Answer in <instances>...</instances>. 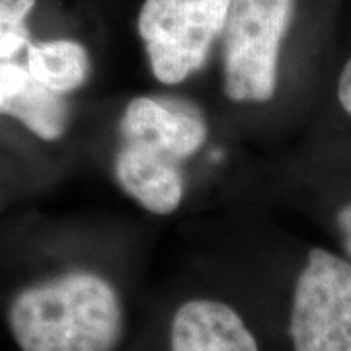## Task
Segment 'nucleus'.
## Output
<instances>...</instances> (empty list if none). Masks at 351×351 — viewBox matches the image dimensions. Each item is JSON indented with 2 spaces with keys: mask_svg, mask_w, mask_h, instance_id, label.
I'll return each instance as SVG.
<instances>
[{
  "mask_svg": "<svg viewBox=\"0 0 351 351\" xmlns=\"http://www.w3.org/2000/svg\"><path fill=\"white\" fill-rule=\"evenodd\" d=\"M336 92H338L339 108H341L343 113L351 119V57L346 61L341 73H339Z\"/></svg>",
  "mask_w": 351,
  "mask_h": 351,
  "instance_id": "nucleus-10",
  "label": "nucleus"
},
{
  "mask_svg": "<svg viewBox=\"0 0 351 351\" xmlns=\"http://www.w3.org/2000/svg\"><path fill=\"white\" fill-rule=\"evenodd\" d=\"M0 110L45 143L61 141L71 125L66 96L39 84L14 61H0Z\"/></svg>",
  "mask_w": 351,
  "mask_h": 351,
  "instance_id": "nucleus-7",
  "label": "nucleus"
},
{
  "mask_svg": "<svg viewBox=\"0 0 351 351\" xmlns=\"http://www.w3.org/2000/svg\"><path fill=\"white\" fill-rule=\"evenodd\" d=\"M293 351H351V260L311 248L289 306Z\"/></svg>",
  "mask_w": 351,
  "mask_h": 351,
  "instance_id": "nucleus-5",
  "label": "nucleus"
},
{
  "mask_svg": "<svg viewBox=\"0 0 351 351\" xmlns=\"http://www.w3.org/2000/svg\"><path fill=\"white\" fill-rule=\"evenodd\" d=\"M25 69L39 84L69 96L84 86L92 73L86 45L71 38L29 43L25 49Z\"/></svg>",
  "mask_w": 351,
  "mask_h": 351,
  "instance_id": "nucleus-8",
  "label": "nucleus"
},
{
  "mask_svg": "<svg viewBox=\"0 0 351 351\" xmlns=\"http://www.w3.org/2000/svg\"><path fill=\"white\" fill-rule=\"evenodd\" d=\"M297 0H230L223 29V90L234 104H267L279 86L283 41Z\"/></svg>",
  "mask_w": 351,
  "mask_h": 351,
  "instance_id": "nucleus-3",
  "label": "nucleus"
},
{
  "mask_svg": "<svg viewBox=\"0 0 351 351\" xmlns=\"http://www.w3.org/2000/svg\"><path fill=\"white\" fill-rule=\"evenodd\" d=\"M113 180L127 197L156 217L176 213L186 197L184 164L205 147L209 123L184 100L137 96L119 117Z\"/></svg>",
  "mask_w": 351,
  "mask_h": 351,
  "instance_id": "nucleus-2",
  "label": "nucleus"
},
{
  "mask_svg": "<svg viewBox=\"0 0 351 351\" xmlns=\"http://www.w3.org/2000/svg\"><path fill=\"white\" fill-rule=\"evenodd\" d=\"M29 43L32 32L27 27V18L0 6V61H12L16 55L27 49Z\"/></svg>",
  "mask_w": 351,
  "mask_h": 351,
  "instance_id": "nucleus-9",
  "label": "nucleus"
},
{
  "mask_svg": "<svg viewBox=\"0 0 351 351\" xmlns=\"http://www.w3.org/2000/svg\"><path fill=\"white\" fill-rule=\"evenodd\" d=\"M0 115H2V110H0Z\"/></svg>",
  "mask_w": 351,
  "mask_h": 351,
  "instance_id": "nucleus-13",
  "label": "nucleus"
},
{
  "mask_svg": "<svg viewBox=\"0 0 351 351\" xmlns=\"http://www.w3.org/2000/svg\"><path fill=\"white\" fill-rule=\"evenodd\" d=\"M36 4H38V0H0V6L8 8L10 12L18 14V16H24V18H29Z\"/></svg>",
  "mask_w": 351,
  "mask_h": 351,
  "instance_id": "nucleus-12",
  "label": "nucleus"
},
{
  "mask_svg": "<svg viewBox=\"0 0 351 351\" xmlns=\"http://www.w3.org/2000/svg\"><path fill=\"white\" fill-rule=\"evenodd\" d=\"M6 324L20 351H119L127 306L101 271L66 267L18 289Z\"/></svg>",
  "mask_w": 351,
  "mask_h": 351,
  "instance_id": "nucleus-1",
  "label": "nucleus"
},
{
  "mask_svg": "<svg viewBox=\"0 0 351 351\" xmlns=\"http://www.w3.org/2000/svg\"><path fill=\"white\" fill-rule=\"evenodd\" d=\"M230 0H143L137 16L152 76L184 84L205 66L223 36Z\"/></svg>",
  "mask_w": 351,
  "mask_h": 351,
  "instance_id": "nucleus-4",
  "label": "nucleus"
},
{
  "mask_svg": "<svg viewBox=\"0 0 351 351\" xmlns=\"http://www.w3.org/2000/svg\"><path fill=\"white\" fill-rule=\"evenodd\" d=\"M338 230L341 242H343V248L350 254L351 258V203L343 205L338 213Z\"/></svg>",
  "mask_w": 351,
  "mask_h": 351,
  "instance_id": "nucleus-11",
  "label": "nucleus"
},
{
  "mask_svg": "<svg viewBox=\"0 0 351 351\" xmlns=\"http://www.w3.org/2000/svg\"><path fill=\"white\" fill-rule=\"evenodd\" d=\"M168 351H262L256 332L234 304L197 295L176 306Z\"/></svg>",
  "mask_w": 351,
  "mask_h": 351,
  "instance_id": "nucleus-6",
  "label": "nucleus"
}]
</instances>
